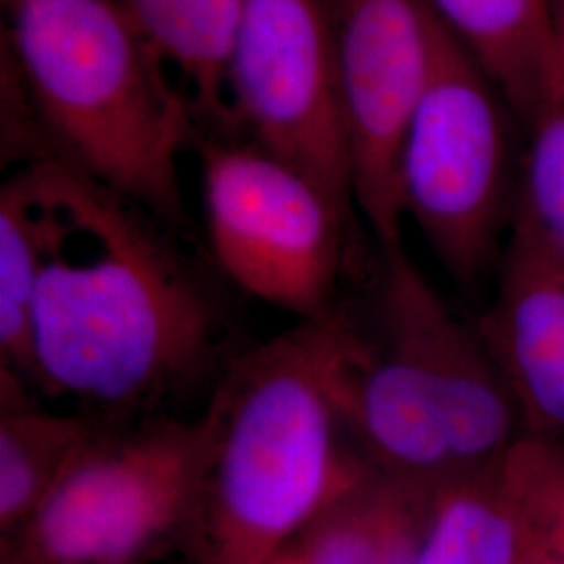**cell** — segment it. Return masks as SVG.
I'll use <instances>...</instances> for the list:
<instances>
[{
	"mask_svg": "<svg viewBox=\"0 0 564 564\" xmlns=\"http://www.w3.org/2000/svg\"><path fill=\"white\" fill-rule=\"evenodd\" d=\"M512 120L498 86L442 23L433 74L403 139L400 191L403 218L463 286L484 279L512 224Z\"/></svg>",
	"mask_w": 564,
	"mask_h": 564,
	"instance_id": "cell-5",
	"label": "cell"
},
{
	"mask_svg": "<svg viewBox=\"0 0 564 564\" xmlns=\"http://www.w3.org/2000/svg\"><path fill=\"white\" fill-rule=\"evenodd\" d=\"M202 452L199 419L107 421L30 521L2 540V564H147L188 533Z\"/></svg>",
	"mask_w": 564,
	"mask_h": 564,
	"instance_id": "cell-4",
	"label": "cell"
},
{
	"mask_svg": "<svg viewBox=\"0 0 564 564\" xmlns=\"http://www.w3.org/2000/svg\"><path fill=\"white\" fill-rule=\"evenodd\" d=\"M13 63L51 158L155 220L184 218L181 155L193 107L118 0H0Z\"/></svg>",
	"mask_w": 564,
	"mask_h": 564,
	"instance_id": "cell-3",
	"label": "cell"
},
{
	"mask_svg": "<svg viewBox=\"0 0 564 564\" xmlns=\"http://www.w3.org/2000/svg\"><path fill=\"white\" fill-rule=\"evenodd\" d=\"M527 130L529 149L510 230L564 268V97Z\"/></svg>",
	"mask_w": 564,
	"mask_h": 564,
	"instance_id": "cell-18",
	"label": "cell"
},
{
	"mask_svg": "<svg viewBox=\"0 0 564 564\" xmlns=\"http://www.w3.org/2000/svg\"><path fill=\"white\" fill-rule=\"evenodd\" d=\"M21 167L42 220L36 393L111 423L158 414L214 362L216 302L142 207L59 158Z\"/></svg>",
	"mask_w": 564,
	"mask_h": 564,
	"instance_id": "cell-1",
	"label": "cell"
},
{
	"mask_svg": "<svg viewBox=\"0 0 564 564\" xmlns=\"http://www.w3.org/2000/svg\"><path fill=\"white\" fill-rule=\"evenodd\" d=\"M524 433L564 435V268L510 230L498 293L475 323Z\"/></svg>",
	"mask_w": 564,
	"mask_h": 564,
	"instance_id": "cell-11",
	"label": "cell"
},
{
	"mask_svg": "<svg viewBox=\"0 0 564 564\" xmlns=\"http://www.w3.org/2000/svg\"><path fill=\"white\" fill-rule=\"evenodd\" d=\"M333 20L354 202L381 249L403 242L400 158L442 23L424 0H333Z\"/></svg>",
	"mask_w": 564,
	"mask_h": 564,
	"instance_id": "cell-8",
	"label": "cell"
},
{
	"mask_svg": "<svg viewBox=\"0 0 564 564\" xmlns=\"http://www.w3.org/2000/svg\"><path fill=\"white\" fill-rule=\"evenodd\" d=\"M529 128L564 97L550 0H424Z\"/></svg>",
	"mask_w": 564,
	"mask_h": 564,
	"instance_id": "cell-12",
	"label": "cell"
},
{
	"mask_svg": "<svg viewBox=\"0 0 564 564\" xmlns=\"http://www.w3.org/2000/svg\"><path fill=\"white\" fill-rule=\"evenodd\" d=\"M199 153L207 241L224 276L300 323L330 316L351 214L256 144L202 141Z\"/></svg>",
	"mask_w": 564,
	"mask_h": 564,
	"instance_id": "cell-6",
	"label": "cell"
},
{
	"mask_svg": "<svg viewBox=\"0 0 564 564\" xmlns=\"http://www.w3.org/2000/svg\"><path fill=\"white\" fill-rule=\"evenodd\" d=\"M368 324L435 403L463 475L494 470L524 435L519 408L475 324H464L403 242L381 247Z\"/></svg>",
	"mask_w": 564,
	"mask_h": 564,
	"instance_id": "cell-9",
	"label": "cell"
},
{
	"mask_svg": "<svg viewBox=\"0 0 564 564\" xmlns=\"http://www.w3.org/2000/svg\"><path fill=\"white\" fill-rule=\"evenodd\" d=\"M552 9V25H554V39H556V51L563 69L564 78V0H550Z\"/></svg>",
	"mask_w": 564,
	"mask_h": 564,
	"instance_id": "cell-20",
	"label": "cell"
},
{
	"mask_svg": "<svg viewBox=\"0 0 564 564\" xmlns=\"http://www.w3.org/2000/svg\"><path fill=\"white\" fill-rule=\"evenodd\" d=\"M335 387L349 437L370 466L437 487L464 477L423 384L343 305L337 310Z\"/></svg>",
	"mask_w": 564,
	"mask_h": 564,
	"instance_id": "cell-10",
	"label": "cell"
},
{
	"mask_svg": "<svg viewBox=\"0 0 564 564\" xmlns=\"http://www.w3.org/2000/svg\"><path fill=\"white\" fill-rule=\"evenodd\" d=\"M523 564H564L558 561V558H554V556H550V554H545L542 552L540 547H535V545L529 542V550H527V556H524Z\"/></svg>",
	"mask_w": 564,
	"mask_h": 564,
	"instance_id": "cell-22",
	"label": "cell"
},
{
	"mask_svg": "<svg viewBox=\"0 0 564 564\" xmlns=\"http://www.w3.org/2000/svg\"><path fill=\"white\" fill-rule=\"evenodd\" d=\"M228 107L251 144L354 212L333 0H245Z\"/></svg>",
	"mask_w": 564,
	"mask_h": 564,
	"instance_id": "cell-7",
	"label": "cell"
},
{
	"mask_svg": "<svg viewBox=\"0 0 564 564\" xmlns=\"http://www.w3.org/2000/svg\"><path fill=\"white\" fill-rule=\"evenodd\" d=\"M258 564H303L302 550H300L297 540L293 544L284 545L276 554L268 556L265 561Z\"/></svg>",
	"mask_w": 564,
	"mask_h": 564,
	"instance_id": "cell-21",
	"label": "cell"
},
{
	"mask_svg": "<svg viewBox=\"0 0 564 564\" xmlns=\"http://www.w3.org/2000/svg\"><path fill=\"white\" fill-rule=\"evenodd\" d=\"M167 65L181 69L203 116L230 126L228 72L245 0H118Z\"/></svg>",
	"mask_w": 564,
	"mask_h": 564,
	"instance_id": "cell-15",
	"label": "cell"
},
{
	"mask_svg": "<svg viewBox=\"0 0 564 564\" xmlns=\"http://www.w3.org/2000/svg\"><path fill=\"white\" fill-rule=\"evenodd\" d=\"M440 489L368 468L297 538L303 564H416Z\"/></svg>",
	"mask_w": 564,
	"mask_h": 564,
	"instance_id": "cell-13",
	"label": "cell"
},
{
	"mask_svg": "<svg viewBox=\"0 0 564 564\" xmlns=\"http://www.w3.org/2000/svg\"><path fill=\"white\" fill-rule=\"evenodd\" d=\"M498 475L529 542L564 563V435L524 433Z\"/></svg>",
	"mask_w": 564,
	"mask_h": 564,
	"instance_id": "cell-19",
	"label": "cell"
},
{
	"mask_svg": "<svg viewBox=\"0 0 564 564\" xmlns=\"http://www.w3.org/2000/svg\"><path fill=\"white\" fill-rule=\"evenodd\" d=\"M529 538L498 466L440 489L416 564H523Z\"/></svg>",
	"mask_w": 564,
	"mask_h": 564,
	"instance_id": "cell-16",
	"label": "cell"
},
{
	"mask_svg": "<svg viewBox=\"0 0 564 564\" xmlns=\"http://www.w3.org/2000/svg\"><path fill=\"white\" fill-rule=\"evenodd\" d=\"M337 310L224 370L199 416L202 477L186 533L197 564L262 563L372 468L337 400Z\"/></svg>",
	"mask_w": 564,
	"mask_h": 564,
	"instance_id": "cell-2",
	"label": "cell"
},
{
	"mask_svg": "<svg viewBox=\"0 0 564 564\" xmlns=\"http://www.w3.org/2000/svg\"><path fill=\"white\" fill-rule=\"evenodd\" d=\"M34 389L0 377V535L20 531L107 421L59 412Z\"/></svg>",
	"mask_w": 564,
	"mask_h": 564,
	"instance_id": "cell-14",
	"label": "cell"
},
{
	"mask_svg": "<svg viewBox=\"0 0 564 564\" xmlns=\"http://www.w3.org/2000/svg\"><path fill=\"white\" fill-rule=\"evenodd\" d=\"M41 258V209L25 170L18 167L0 186V377L32 389V316Z\"/></svg>",
	"mask_w": 564,
	"mask_h": 564,
	"instance_id": "cell-17",
	"label": "cell"
}]
</instances>
